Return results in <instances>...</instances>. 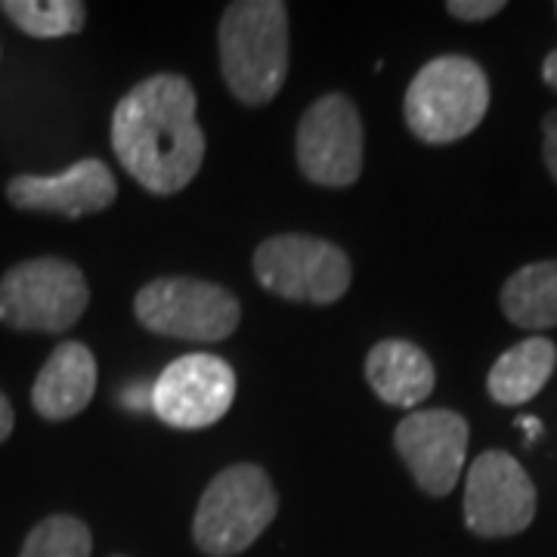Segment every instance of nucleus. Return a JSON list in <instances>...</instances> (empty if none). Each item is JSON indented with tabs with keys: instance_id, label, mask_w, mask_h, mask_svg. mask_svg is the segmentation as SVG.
Segmentation results:
<instances>
[{
	"instance_id": "5701e85b",
	"label": "nucleus",
	"mask_w": 557,
	"mask_h": 557,
	"mask_svg": "<svg viewBox=\"0 0 557 557\" xmlns=\"http://www.w3.org/2000/svg\"><path fill=\"white\" fill-rule=\"evenodd\" d=\"M542 78H545V84H548L552 90H557V50H552V53L545 57V62H542Z\"/></svg>"
},
{
	"instance_id": "1a4fd4ad",
	"label": "nucleus",
	"mask_w": 557,
	"mask_h": 557,
	"mask_svg": "<svg viewBox=\"0 0 557 557\" xmlns=\"http://www.w3.org/2000/svg\"><path fill=\"white\" fill-rule=\"evenodd\" d=\"M536 518V486L518 458L490 449L465 480V523L474 536H518Z\"/></svg>"
},
{
	"instance_id": "20e7f679",
	"label": "nucleus",
	"mask_w": 557,
	"mask_h": 557,
	"mask_svg": "<svg viewBox=\"0 0 557 557\" xmlns=\"http://www.w3.org/2000/svg\"><path fill=\"white\" fill-rule=\"evenodd\" d=\"M490 109V81L468 57H437L418 72L403 102L409 131L421 143L449 146L468 137Z\"/></svg>"
},
{
	"instance_id": "9d476101",
	"label": "nucleus",
	"mask_w": 557,
	"mask_h": 557,
	"mask_svg": "<svg viewBox=\"0 0 557 557\" xmlns=\"http://www.w3.org/2000/svg\"><path fill=\"white\" fill-rule=\"evenodd\" d=\"M236 399V372L226 359L189 354L174 359L152 384V412L177 428L201 431L230 412Z\"/></svg>"
},
{
	"instance_id": "f8f14e48",
	"label": "nucleus",
	"mask_w": 557,
	"mask_h": 557,
	"mask_svg": "<svg viewBox=\"0 0 557 557\" xmlns=\"http://www.w3.org/2000/svg\"><path fill=\"white\" fill-rule=\"evenodd\" d=\"M7 199L20 211L78 220L106 211L119 199V183L106 161L81 159L57 177H38V174L13 177L7 183Z\"/></svg>"
},
{
	"instance_id": "393cba45",
	"label": "nucleus",
	"mask_w": 557,
	"mask_h": 557,
	"mask_svg": "<svg viewBox=\"0 0 557 557\" xmlns=\"http://www.w3.org/2000/svg\"><path fill=\"white\" fill-rule=\"evenodd\" d=\"M115 557H124V555H115Z\"/></svg>"
},
{
	"instance_id": "6e6552de",
	"label": "nucleus",
	"mask_w": 557,
	"mask_h": 557,
	"mask_svg": "<svg viewBox=\"0 0 557 557\" xmlns=\"http://www.w3.org/2000/svg\"><path fill=\"white\" fill-rule=\"evenodd\" d=\"M298 168L317 186L344 189L362 174V121L344 94L319 97L298 124Z\"/></svg>"
},
{
	"instance_id": "aec40b11",
	"label": "nucleus",
	"mask_w": 557,
	"mask_h": 557,
	"mask_svg": "<svg viewBox=\"0 0 557 557\" xmlns=\"http://www.w3.org/2000/svg\"><path fill=\"white\" fill-rule=\"evenodd\" d=\"M542 131H545V146H542V152H545V164H548V174L557 183V112L552 115H545L542 121Z\"/></svg>"
},
{
	"instance_id": "2eb2a0df",
	"label": "nucleus",
	"mask_w": 557,
	"mask_h": 557,
	"mask_svg": "<svg viewBox=\"0 0 557 557\" xmlns=\"http://www.w3.org/2000/svg\"><path fill=\"white\" fill-rule=\"evenodd\" d=\"M557 366V347L548 338H527L505 350L490 369L486 391L498 406H523L548 384Z\"/></svg>"
},
{
	"instance_id": "39448f33",
	"label": "nucleus",
	"mask_w": 557,
	"mask_h": 557,
	"mask_svg": "<svg viewBox=\"0 0 557 557\" xmlns=\"http://www.w3.org/2000/svg\"><path fill=\"white\" fill-rule=\"evenodd\" d=\"M90 304V285L72 260H22L0 278V322L16 332H69Z\"/></svg>"
},
{
	"instance_id": "412c9836",
	"label": "nucleus",
	"mask_w": 557,
	"mask_h": 557,
	"mask_svg": "<svg viewBox=\"0 0 557 557\" xmlns=\"http://www.w3.org/2000/svg\"><path fill=\"white\" fill-rule=\"evenodd\" d=\"M121 403H124V409H131V412H146V409H152V387L146 384L143 391H137V384H131V387L121 394Z\"/></svg>"
},
{
	"instance_id": "9b49d317",
	"label": "nucleus",
	"mask_w": 557,
	"mask_h": 557,
	"mask_svg": "<svg viewBox=\"0 0 557 557\" xmlns=\"http://www.w3.org/2000/svg\"><path fill=\"white\" fill-rule=\"evenodd\" d=\"M394 446L428 496H449L468 456V421L453 409L409 412L397 424Z\"/></svg>"
},
{
	"instance_id": "7ed1b4c3",
	"label": "nucleus",
	"mask_w": 557,
	"mask_h": 557,
	"mask_svg": "<svg viewBox=\"0 0 557 557\" xmlns=\"http://www.w3.org/2000/svg\"><path fill=\"white\" fill-rule=\"evenodd\" d=\"M278 498L260 465H230L201 493L193 539L201 555L236 557L248 552L276 520Z\"/></svg>"
},
{
	"instance_id": "f257e3e1",
	"label": "nucleus",
	"mask_w": 557,
	"mask_h": 557,
	"mask_svg": "<svg viewBox=\"0 0 557 557\" xmlns=\"http://www.w3.org/2000/svg\"><path fill=\"white\" fill-rule=\"evenodd\" d=\"M199 100L193 84L161 72L139 81L115 106L112 149L121 168L152 196L186 189L205 161Z\"/></svg>"
},
{
	"instance_id": "dca6fc26",
	"label": "nucleus",
	"mask_w": 557,
	"mask_h": 557,
	"mask_svg": "<svg viewBox=\"0 0 557 557\" xmlns=\"http://www.w3.org/2000/svg\"><path fill=\"white\" fill-rule=\"evenodd\" d=\"M502 310L518 329L542 332L557 325V260H539L502 285Z\"/></svg>"
},
{
	"instance_id": "4be33fe9",
	"label": "nucleus",
	"mask_w": 557,
	"mask_h": 557,
	"mask_svg": "<svg viewBox=\"0 0 557 557\" xmlns=\"http://www.w3.org/2000/svg\"><path fill=\"white\" fill-rule=\"evenodd\" d=\"M13 424H16V416H13V406H10V399L7 394L0 391V443L13 434Z\"/></svg>"
},
{
	"instance_id": "4468645a",
	"label": "nucleus",
	"mask_w": 557,
	"mask_h": 557,
	"mask_svg": "<svg viewBox=\"0 0 557 557\" xmlns=\"http://www.w3.org/2000/svg\"><path fill=\"white\" fill-rule=\"evenodd\" d=\"M366 379L387 406L412 409L431 397L437 369L431 357L412 341H381L366 357Z\"/></svg>"
},
{
	"instance_id": "423d86ee",
	"label": "nucleus",
	"mask_w": 557,
	"mask_h": 557,
	"mask_svg": "<svg viewBox=\"0 0 557 557\" xmlns=\"http://www.w3.org/2000/svg\"><path fill=\"white\" fill-rule=\"evenodd\" d=\"M134 313L152 335L211 344L230 338L239 329L242 307L236 295L218 282L164 276L139 288Z\"/></svg>"
},
{
	"instance_id": "6ab92c4d",
	"label": "nucleus",
	"mask_w": 557,
	"mask_h": 557,
	"mask_svg": "<svg viewBox=\"0 0 557 557\" xmlns=\"http://www.w3.org/2000/svg\"><path fill=\"white\" fill-rule=\"evenodd\" d=\"M446 10L461 22H483L493 20L496 13L505 10V0H449Z\"/></svg>"
},
{
	"instance_id": "a211bd4d",
	"label": "nucleus",
	"mask_w": 557,
	"mask_h": 557,
	"mask_svg": "<svg viewBox=\"0 0 557 557\" xmlns=\"http://www.w3.org/2000/svg\"><path fill=\"white\" fill-rule=\"evenodd\" d=\"M94 536L87 523L72 515H50L25 536L20 557H90Z\"/></svg>"
},
{
	"instance_id": "b1692460",
	"label": "nucleus",
	"mask_w": 557,
	"mask_h": 557,
	"mask_svg": "<svg viewBox=\"0 0 557 557\" xmlns=\"http://www.w3.org/2000/svg\"><path fill=\"white\" fill-rule=\"evenodd\" d=\"M518 424L527 431V440H530V443L536 437H542V421H539V418H520Z\"/></svg>"
},
{
	"instance_id": "f3484780",
	"label": "nucleus",
	"mask_w": 557,
	"mask_h": 557,
	"mask_svg": "<svg viewBox=\"0 0 557 557\" xmlns=\"http://www.w3.org/2000/svg\"><path fill=\"white\" fill-rule=\"evenodd\" d=\"M0 10L20 32L40 40L78 35L87 22V7L78 0H0Z\"/></svg>"
},
{
	"instance_id": "f03ea898",
	"label": "nucleus",
	"mask_w": 557,
	"mask_h": 557,
	"mask_svg": "<svg viewBox=\"0 0 557 557\" xmlns=\"http://www.w3.org/2000/svg\"><path fill=\"white\" fill-rule=\"evenodd\" d=\"M218 47L230 94L245 106H267L288 75V7L278 0L230 3Z\"/></svg>"
},
{
	"instance_id": "ddd939ff",
	"label": "nucleus",
	"mask_w": 557,
	"mask_h": 557,
	"mask_svg": "<svg viewBox=\"0 0 557 557\" xmlns=\"http://www.w3.org/2000/svg\"><path fill=\"white\" fill-rule=\"evenodd\" d=\"M97 394V359L87 344L62 341L32 387V406L47 421L81 416Z\"/></svg>"
},
{
	"instance_id": "0eeeda50",
	"label": "nucleus",
	"mask_w": 557,
	"mask_h": 557,
	"mask_svg": "<svg viewBox=\"0 0 557 557\" xmlns=\"http://www.w3.org/2000/svg\"><path fill=\"white\" fill-rule=\"evenodd\" d=\"M255 276L278 298L325 307L347 295L354 267L335 242L288 233L260 242L255 251Z\"/></svg>"
}]
</instances>
